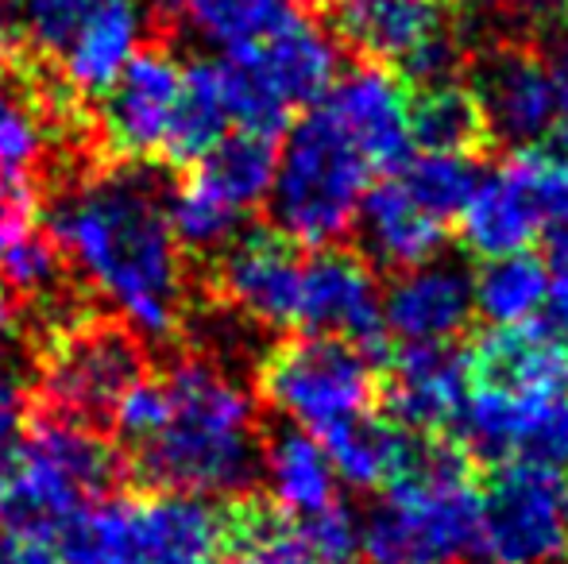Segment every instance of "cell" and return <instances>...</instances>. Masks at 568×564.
<instances>
[{
    "instance_id": "1",
    "label": "cell",
    "mask_w": 568,
    "mask_h": 564,
    "mask_svg": "<svg viewBox=\"0 0 568 564\" xmlns=\"http://www.w3.org/2000/svg\"><path fill=\"white\" fill-rule=\"evenodd\" d=\"M47 236L140 340L182 329L190 290L166 225V186L140 163L70 178L47 205Z\"/></svg>"
},
{
    "instance_id": "38",
    "label": "cell",
    "mask_w": 568,
    "mask_h": 564,
    "mask_svg": "<svg viewBox=\"0 0 568 564\" xmlns=\"http://www.w3.org/2000/svg\"><path fill=\"white\" fill-rule=\"evenodd\" d=\"M546 66L554 74V85H557V98H561V113H568V16L557 23V31L549 35V47H546Z\"/></svg>"
},
{
    "instance_id": "9",
    "label": "cell",
    "mask_w": 568,
    "mask_h": 564,
    "mask_svg": "<svg viewBox=\"0 0 568 564\" xmlns=\"http://www.w3.org/2000/svg\"><path fill=\"white\" fill-rule=\"evenodd\" d=\"M568 217V158L510 151L499 171L479 174L460 209V236L471 256L499 259L526 252L546 228Z\"/></svg>"
},
{
    "instance_id": "11",
    "label": "cell",
    "mask_w": 568,
    "mask_h": 564,
    "mask_svg": "<svg viewBox=\"0 0 568 564\" xmlns=\"http://www.w3.org/2000/svg\"><path fill=\"white\" fill-rule=\"evenodd\" d=\"M479 550L495 564H565L568 483L549 468L495 464L479 488Z\"/></svg>"
},
{
    "instance_id": "18",
    "label": "cell",
    "mask_w": 568,
    "mask_h": 564,
    "mask_svg": "<svg viewBox=\"0 0 568 564\" xmlns=\"http://www.w3.org/2000/svg\"><path fill=\"white\" fill-rule=\"evenodd\" d=\"M471 314V275L460 264L429 259L410 271H398L383 298L387 337L403 345H442L468 329Z\"/></svg>"
},
{
    "instance_id": "17",
    "label": "cell",
    "mask_w": 568,
    "mask_h": 564,
    "mask_svg": "<svg viewBox=\"0 0 568 564\" xmlns=\"http://www.w3.org/2000/svg\"><path fill=\"white\" fill-rule=\"evenodd\" d=\"M344 136L359 147L372 171H398L410 158L406 129V85L383 66H356L329 85L322 98Z\"/></svg>"
},
{
    "instance_id": "20",
    "label": "cell",
    "mask_w": 568,
    "mask_h": 564,
    "mask_svg": "<svg viewBox=\"0 0 568 564\" xmlns=\"http://www.w3.org/2000/svg\"><path fill=\"white\" fill-rule=\"evenodd\" d=\"M143 47V12L135 0H98L62 54L51 62L59 90L74 98H101Z\"/></svg>"
},
{
    "instance_id": "26",
    "label": "cell",
    "mask_w": 568,
    "mask_h": 564,
    "mask_svg": "<svg viewBox=\"0 0 568 564\" xmlns=\"http://www.w3.org/2000/svg\"><path fill=\"white\" fill-rule=\"evenodd\" d=\"M275 140L255 136V132H232L197 158L190 178L210 189L217 202H225L229 209H236L240 217H247L267 202L271 178H275Z\"/></svg>"
},
{
    "instance_id": "3",
    "label": "cell",
    "mask_w": 568,
    "mask_h": 564,
    "mask_svg": "<svg viewBox=\"0 0 568 564\" xmlns=\"http://www.w3.org/2000/svg\"><path fill=\"white\" fill-rule=\"evenodd\" d=\"M479 550L476 460L453 437L410 433L403 472L359 522V564H460Z\"/></svg>"
},
{
    "instance_id": "5",
    "label": "cell",
    "mask_w": 568,
    "mask_h": 564,
    "mask_svg": "<svg viewBox=\"0 0 568 564\" xmlns=\"http://www.w3.org/2000/svg\"><path fill=\"white\" fill-rule=\"evenodd\" d=\"M372 174L367 158L344 136L329 109H310L275 155L267 194L275 228L306 248H333L356 225Z\"/></svg>"
},
{
    "instance_id": "16",
    "label": "cell",
    "mask_w": 568,
    "mask_h": 564,
    "mask_svg": "<svg viewBox=\"0 0 568 564\" xmlns=\"http://www.w3.org/2000/svg\"><path fill=\"white\" fill-rule=\"evenodd\" d=\"M484 109L491 143L530 147L561 124V98L546 59L530 47H495L479 59L476 82L468 85Z\"/></svg>"
},
{
    "instance_id": "42",
    "label": "cell",
    "mask_w": 568,
    "mask_h": 564,
    "mask_svg": "<svg viewBox=\"0 0 568 564\" xmlns=\"http://www.w3.org/2000/svg\"><path fill=\"white\" fill-rule=\"evenodd\" d=\"M468 8H495V4H507V0H460Z\"/></svg>"
},
{
    "instance_id": "43",
    "label": "cell",
    "mask_w": 568,
    "mask_h": 564,
    "mask_svg": "<svg viewBox=\"0 0 568 564\" xmlns=\"http://www.w3.org/2000/svg\"><path fill=\"white\" fill-rule=\"evenodd\" d=\"M186 564H213V561H186Z\"/></svg>"
},
{
    "instance_id": "37",
    "label": "cell",
    "mask_w": 568,
    "mask_h": 564,
    "mask_svg": "<svg viewBox=\"0 0 568 564\" xmlns=\"http://www.w3.org/2000/svg\"><path fill=\"white\" fill-rule=\"evenodd\" d=\"M23 402H28V387L12 371H0V449L20 433Z\"/></svg>"
},
{
    "instance_id": "23",
    "label": "cell",
    "mask_w": 568,
    "mask_h": 564,
    "mask_svg": "<svg viewBox=\"0 0 568 564\" xmlns=\"http://www.w3.org/2000/svg\"><path fill=\"white\" fill-rule=\"evenodd\" d=\"M406 129H410V143L434 155L479 158L491 147V132L476 93L456 78L406 90Z\"/></svg>"
},
{
    "instance_id": "32",
    "label": "cell",
    "mask_w": 568,
    "mask_h": 564,
    "mask_svg": "<svg viewBox=\"0 0 568 564\" xmlns=\"http://www.w3.org/2000/svg\"><path fill=\"white\" fill-rule=\"evenodd\" d=\"M398 182H403V189L422 205V209L434 213L437 221L449 225L453 217H460L471 189H476L479 158L422 151L418 158H406V163L398 166Z\"/></svg>"
},
{
    "instance_id": "6",
    "label": "cell",
    "mask_w": 568,
    "mask_h": 564,
    "mask_svg": "<svg viewBox=\"0 0 568 564\" xmlns=\"http://www.w3.org/2000/svg\"><path fill=\"white\" fill-rule=\"evenodd\" d=\"M229 121L240 132L275 140L294 109L317 105L337 82V39L306 16H286L255 47L217 59Z\"/></svg>"
},
{
    "instance_id": "22",
    "label": "cell",
    "mask_w": 568,
    "mask_h": 564,
    "mask_svg": "<svg viewBox=\"0 0 568 564\" xmlns=\"http://www.w3.org/2000/svg\"><path fill=\"white\" fill-rule=\"evenodd\" d=\"M260 475L271 488V506L286 519H306L337 503V472L322 441L298 425L263 437Z\"/></svg>"
},
{
    "instance_id": "10",
    "label": "cell",
    "mask_w": 568,
    "mask_h": 564,
    "mask_svg": "<svg viewBox=\"0 0 568 564\" xmlns=\"http://www.w3.org/2000/svg\"><path fill=\"white\" fill-rule=\"evenodd\" d=\"M333 31L372 66L403 70V85L449 82L460 66L445 0H337Z\"/></svg>"
},
{
    "instance_id": "35",
    "label": "cell",
    "mask_w": 568,
    "mask_h": 564,
    "mask_svg": "<svg viewBox=\"0 0 568 564\" xmlns=\"http://www.w3.org/2000/svg\"><path fill=\"white\" fill-rule=\"evenodd\" d=\"M546 271H549V329H557L568 340V217L549 228V252H546Z\"/></svg>"
},
{
    "instance_id": "30",
    "label": "cell",
    "mask_w": 568,
    "mask_h": 564,
    "mask_svg": "<svg viewBox=\"0 0 568 564\" xmlns=\"http://www.w3.org/2000/svg\"><path fill=\"white\" fill-rule=\"evenodd\" d=\"M182 8L190 28L225 54L255 47L291 16L286 0H182Z\"/></svg>"
},
{
    "instance_id": "7",
    "label": "cell",
    "mask_w": 568,
    "mask_h": 564,
    "mask_svg": "<svg viewBox=\"0 0 568 564\" xmlns=\"http://www.w3.org/2000/svg\"><path fill=\"white\" fill-rule=\"evenodd\" d=\"M148 376L143 345L124 321L105 317H54L36 356L39 414L85 429L113 422L120 394Z\"/></svg>"
},
{
    "instance_id": "27",
    "label": "cell",
    "mask_w": 568,
    "mask_h": 564,
    "mask_svg": "<svg viewBox=\"0 0 568 564\" xmlns=\"http://www.w3.org/2000/svg\"><path fill=\"white\" fill-rule=\"evenodd\" d=\"M229 105L221 93L217 59H202L182 66V93L166 129L159 163L194 166L221 136H229Z\"/></svg>"
},
{
    "instance_id": "12",
    "label": "cell",
    "mask_w": 568,
    "mask_h": 564,
    "mask_svg": "<svg viewBox=\"0 0 568 564\" xmlns=\"http://www.w3.org/2000/svg\"><path fill=\"white\" fill-rule=\"evenodd\" d=\"M302 267L298 244L278 228H247L213 256V290L260 329H298Z\"/></svg>"
},
{
    "instance_id": "29",
    "label": "cell",
    "mask_w": 568,
    "mask_h": 564,
    "mask_svg": "<svg viewBox=\"0 0 568 564\" xmlns=\"http://www.w3.org/2000/svg\"><path fill=\"white\" fill-rule=\"evenodd\" d=\"M166 225H171L182 252L217 256L225 244H232L240 236L244 217H240L236 209H229L225 202H217L210 189L197 186L186 174L174 189L166 186Z\"/></svg>"
},
{
    "instance_id": "13",
    "label": "cell",
    "mask_w": 568,
    "mask_h": 564,
    "mask_svg": "<svg viewBox=\"0 0 568 564\" xmlns=\"http://www.w3.org/2000/svg\"><path fill=\"white\" fill-rule=\"evenodd\" d=\"M298 329L310 337H333L364 352L367 360L387 356L383 290L364 256L344 248H322L302 267Z\"/></svg>"
},
{
    "instance_id": "40",
    "label": "cell",
    "mask_w": 568,
    "mask_h": 564,
    "mask_svg": "<svg viewBox=\"0 0 568 564\" xmlns=\"http://www.w3.org/2000/svg\"><path fill=\"white\" fill-rule=\"evenodd\" d=\"M534 8H541V12H561L568 16V0H530Z\"/></svg>"
},
{
    "instance_id": "31",
    "label": "cell",
    "mask_w": 568,
    "mask_h": 564,
    "mask_svg": "<svg viewBox=\"0 0 568 564\" xmlns=\"http://www.w3.org/2000/svg\"><path fill=\"white\" fill-rule=\"evenodd\" d=\"M47 109L54 116L74 113V109H62L54 101H47V90L16 93L0 82V171L31 174L47 158V147H51Z\"/></svg>"
},
{
    "instance_id": "28",
    "label": "cell",
    "mask_w": 568,
    "mask_h": 564,
    "mask_svg": "<svg viewBox=\"0 0 568 564\" xmlns=\"http://www.w3.org/2000/svg\"><path fill=\"white\" fill-rule=\"evenodd\" d=\"M549 301V271L541 259L515 252V256L487 259L484 271L471 279V306L499 325H526L546 309Z\"/></svg>"
},
{
    "instance_id": "34",
    "label": "cell",
    "mask_w": 568,
    "mask_h": 564,
    "mask_svg": "<svg viewBox=\"0 0 568 564\" xmlns=\"http://www.w3.org/2000/svg\"><path fill=\"white\" fill-rule=\"evenodd\" d=\"M98 0H20V31L47 62L62 54Z\"/></svg>"
},
{
    "instance_id": "15",
    "label": "cell",
    "mask_w": 568,
    "mask_h": 564,
    "mask_svg": "<svg viewBox=\"0 0 568 564\" xmlns=\"http://www.w3.org/2000/svg\"><path fill=\"white\" fill-rule=\"evenodd\" d=\"M471 387L468 352L453 340L403 345L379 376L375 410L406 433L449 437Z\"/></svg>"
},
{
    "instance_id": "41",
    "label": "cell",
    "mask_w": 568,
    "mask_h": 564,
    "mask_svg": "<svg viewBox=\"0 0 568 564\" xmlns=\"http://www.w3.org/2000/svg\"><path fill=\"white\" fill-rule=\"evenodd\" d=\"M8 329V301H4V290H0V337H4Z\"/></svg>"
},
{
    "instance_id": "36",
    "label": "cell",
    "mask_w": 568,
    "mask_h": 564,
    "mask_svg": "<svg viewBox=\"0 0 568 564\" xmlns=\"http://www.w3.org/2000/svg\"><path fill=\"white\" fill-rule=\"evenodd\" d=\"M0 564H62L59 550L47 537H28L0 530Z\"/></svg>"
},
{
    "instance_id": "33",
    "label": "cell",
    "mask_w": 568,
    "mask_h": 564,
    "mask_svg": "<svg viewBox=\"0 0 568 564\" xmlns=\"http://www.w3.org/2000/svg\"><path fill=\"white\" fill-rule=\"evenodd\" d=\"M0 290L28 301H54L62 294V252L47 233H28L0 252Z\"/></svg>"
},
{
    "instance_id": "14",
    "label": "cell",
    "mask_w": 568,
    "mask_h": 564,
    "mask_svg": "<svg viewBox=\"0 0 568 564\" xmlns=\"http://www.w3.org/2000/svg\"><path fill=\"white\" fill-rule=\"evenodd\" d=\"M182 93V66L171 47H140L101 93L98 140L116 163H159L174 105Z\"/></svg>"
},
{
    "instance_id": "39",
    "label": "cell",
    "mask_w": 568,
    "mask_h": 564,
    "mask_svg": "<svg viewBox=\"0 0 568 564\" xmlns=\"http://www.w3.org/2000/svg\"><path fill=\"white\" fill-rule=\"evenodd\" d=\"M16 70V39L12 31H8V23L0 20V82H4V74H12Z\"/></svg>"
},
{
    "instance_id": "24",
    "label": "cell",
    "mask_w": 568,
    "mask_h": 564,
    "mask_svg": "<svg viewBox=\"0 0 568 564\" xmlns=\"http://www.w3.org/2000/svg\"><path fill=\"white\" fill-rule=\"evenodd\" d=\"M317 441H322L337 480L359 491H375V488L395 483V475L403 472L410 433L398 429L390 418H383L379 410L372 407V410H364V414L348 418V422L325 429Z\"/></svg>"
},
{
    "instance_id": "4",
    "label": "cell",
    "mask_w": 568,
    "mask_h": 564,
    "mask_svg": "<svg viewBox=\"0 0 568 564\" xmlns=\"http://www.w3.org/2000/svg\"><path fill=\"white\" fill-rule=\"evenodd\" d=\"M124 460L98 429L36 414L0 449V530L54 542L70 519L105 499Z\"/></svg>"
},
{
    "instance_id": "2",
    "label": "cell",
    "mask_w": 568,
    "mask_h": 564,
    "mask_svg": "<svg viewBox=\"0 0 568 564\" xmlns=\"http://www.w3.org/2000/svg\"><path fill=\"white\" fill-rule=\"evenodd\" d=\"M163 418L132 444L128 472L151 491L247 495L260 480L263 429L255 402L213 356H179L159 376Z\"/></svg>"
},
{
    "instance_id": "21",
    "label": "cell",
    "mask_w": 568,
    "mask_h": 564,
    "mask_svg": "<svg viewBox=\"0 0 568 564\" xmlns=\"http://www.w3.org/2000/svg\"><path fill=\"white\" fill-rule=\"evenodd\" d=\"M359 240L375 267L383 271H410L445 248V221L426 213L398 178H387L379 186H367L356 213Z\"/></svg>"
},
{
    "instance_id": "25",
    "label": "cell",
    "mask_w": 568,
    "mask_h": 564,
    "mask_svg": "<svg viewBox=\"0 0 568 564\" xmlns=\"http://www.w3.org/2000/svg\"><path fill=\"white\" fill-rule=\"evenodd\" d=\"M221 522H225L221 545L229 550L232 564H329L298 519H286L263 499L240 495L221 511Z\"/></svg>"
},
{
    "instance_id": "19",
    "label": "cell",
    "mask_w": 568,
    "mask_h": 564,
    "mask_svg": "<svg viewBox=\"0 0 568 564\" xmlns=\"http://www.w3.org/2000/svg\"><path fill=\"white\" fill-rule=\"evenodd\" d=\"M471 383L510 394H568V340L541 321L487 329L468 348Z\"/></svg>"
},
{
    "instance_id": "8",
    "label": "cell",
    "mask_w": 568,
    "mask_h": 564,
    "mask_svg": "<svg viewBox=\"0 0 568 564\" xmlns=\"http://www.w3.org/2000/svg\"><path fill=\"white\" fill-rule=\"evenodd\" d=\"M260 394L275 414L322 437L375 407L379 371L364 352L333 337H294L260 360Z\"/></svg>"
}]
</instances>
